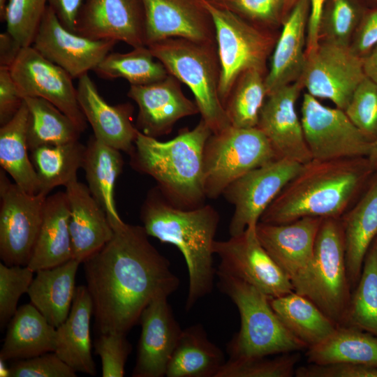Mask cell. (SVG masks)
<instances>
[{
	"label": "cell",
	"instance_id": "obj_6",
	"mask_svg": "<svg viewBox=\"0 0 377 377\" xmlns=\"http://www.w3.org/2000/svg\"><path fill=\"white\" fill-rule=\"evenodd\" d=\"M291 283L294 292L311 300L337 326L345 325L352 290L340 218L323 219L312 258Z\"/></svg>",
	"mask_w": 377,
	"mask_h": 377
},
{
	"label": "cell",
	"instance_id": "obj_14",
	"mask_svg": "<svg viewBox=\"0 0 377 377\" xmlns=\"http://www.w3.org/2000/svg\"><path fill=\"white\" fill-rule=\"evenodd\" d=\"M256 227L227 240L215 241L214 253L220 260L216 271L254 286L269 297L293 292L290 280L260 244Z\"/></svg>",
	"mask_w": 377,
	"mask_h": 377
},
{
	"label": "cell",
	"instance_id": "obj_28",
	"mask_svg": "<svg viewBox=\"0 0 377 377\" xmlns=\"http://www.w3.org/2000/svg\"><path fill=\"white\" fill-rule=\"evenodd\" d=\"M72 258L68 200L66 191H59L45 199L40 231L27 266L36 272Z\"/></svg>",
	"mask_w": 377,
	"mask_h": 377
},
{
	"label": "cell",
	"instance_id": "obj_8",
	"mask_svg": "<svg viewBox=\"0 0 377 377\" xmlns=\"http://www.w3.org/2000/svg\"><path fill=\"white\" fill-rule=\"evenodd\" d=\"M276 158L269 141L257 127L230 126L212 133L203 153L207 198H218L237 179Z\"/></svg>",
	"mask_w": 377,
	"mask_h": 377
},
{
	"label": "cell",
	"instance_id": "obj_25",
	"mask_svg": "<svg viewBox=\"0 0 377 377\" xmlns=\"http://www.w3.org/2000/svg\"><path fill=\"white\" fill-rule=\"evenodd\" d=\"M310 0H298L283 24L265 77L267 95L299 81L306 59Z\"/></svg>",
	"mask_w": 377,
	"mask_h": 377
},
{
	"label": "cell",
	"instance_id": "obj_59",
	"mask_svg": "<svg viewBox=\"0 0 377 377\" xmlns=\"http://www.w3.org/2000/svg\"><path fill=\"white\" fill-rule=\"evenodd\" d=\"M214 3H216L218 4H223V2L226 1V0H210Z\"/></svg>",
	"mask_w": 377,
	"mask_h": 377
},
{
	"label": "cell",
	"instance_id": "obj_20",
	"mask_svg": "<svg viewBox=\"0 0 377 377\" xmlns=\"http://www.w3.org/2000/svg\"><path fill=\"white\" fill-rule=\"evenodd\" d=\"M167 296L154 298L143 310L133 377H163L182 330Z\"/></svg>",
	"mask_w": 377,
	"mask_h": 377
},
{
	"label": "cell",
	"instance_id": "obj_4",
	"mask_svg": "<svg viewBox=\"0 0 377 377\" xmlns=\"http://www.w3.org/2000/svg\"><path fill=\"white\" fill-rule=\"evenodd\" d=\"M212 131L201 119L193 128L181 129L163 142L138 131L128 155L135 171L151 177L168 200L182 209L205 204L203 153Z\"/></svg>",
	"mask_w": 377,
	"mask_h": 377
},
{
	"label": "cell",
	"instance_id": "obj_33",
	"mask_svg": "<svg viewBox=\"0 0 377 377\" xmlns=\"http://www.w3.org/2000/svg\"><path fill=\"white\" fill-rule=\"evenodd\" d=\"M124 159L121 151L91 136L86 145L82 168L91 194L103 207L109 220H121L114 201L117 179Z\"/></svg>",
	"mask_w": 377,
	"mask_h": 377
},
{
	"label": "cell",
	"instance_id": "obj_15",
	"mask_svg": "<svg viewBox=\"0 0 377 377\" xmlns=\"http://www.w3.org/2000/svg\"><path fill=\"white\" fill-rule=\"evenodd\" d=\"M10 70L24 98L45 99L69 117L82 133L85 131L88 122L78 102L77 88L65 70L32 46L22 48Z\"/></svg>",
	"mask_w": 377,
	"mask_h": 377
},
{
	"label": "cell",
	"instance_id": "obj_56",
	"mask_svg": "<svg viewBox=\"0 0 377 377\" xmlns=\"http://www.w3.org/2000/svg\"><path fill=\"white\" fill-rule=\"evenodd\" d=\"M371 166L375 172L377 171V139L372 142V147L367 157Z\"/></svg>",
	"mask_w": 377,
	"mask_h": 377
},
{
	"label": "cell",
	"instance_id": "obj_27",
	"mask_svg": "<svg viewBox=\"0 0 377 377\" xmlns=\"http://www.w3.org/2000/svg\"><path fill=\"white\" fill-rule=\"evenodd\" d=\"M92 315L93 304L86 286L76 287L70 313L56 327L54 353L76 372L94 376L96 367L90 338Z\"/></svg>",
	"mask_w": 377,
	"mask_h": 377
},
{
	"label": "cell",
	"instance_id": "obj_1",
	"mask_svg": "<svg viewBox=\"0 0 377 377\" xmlns=\"http://www.w3.org/2000/svg\"><path fill=\"white\" fill-rule=\"evenodd\" d=\"M109 221L112 237L83 262L86 287L99 333L127 334L146 306L176 291L179 280L143 226Z\"/></svg>",
	"mask_w": 377,
	"mask_h": 377
},
{
	"label": "cell",
	"instance_id": "obj_47",
	"mask_svg": "<svg viewBox=\"0 0 377 377\" xmlns=\"http://www.w3.org/2000/svg\"><path fill=\"white\" fill-rule=\"evenodd\" d=\"M76 371L54 352L17 360L9 367V377H75Z\"/></svg>",
	"mask_w": 377,
	"mask_h": 377
},
{
	"label": "cell",
	"instance_id": "obj_57",
	"mask_svg": "<svg viewBox=\"0 0 377 377\" xmlns=\"http://www.w3.org/2000/svg\"><path fill=\"white\" fill-rule=\"evenodd\" d=\"M8 0H0V20L5 22L6 10L8 4Z\"/></svg>",
	"mask_w": 377,
	"mask_h": 377
},
{
	"label": "cell",
	"instance_id": "obj_38",
	"mask_svg": "<svg viewBox=\"0 0 377 377\" xmlns=\"http://www.w3.org/2000/svg\"><path fill=\"white\" fill-rule=\"evenodd\" d=\"M147 46L126 53H108L94 71L104 79H126L131 85H146L165 79L168 75L163 64L155 60Z\"/></svg>",
	"mask_w": 377,
	"mask_h": 377
},
{
	"label": "cell",
	"instance_id": "obj_10",
	"mask_svg": "<svg viewBox=\"0 0 377 377\" xmlns=\"http://www.w3.org/2000/svg\"><path fill=\"white\" fill-rule=\"evenodd\" d=\"M47 195L29 194L0 171V257L8 266H27L40 231Z\"/></svg>",
	"mask_w": 377,
	"mask_h": 377
},
{
	"label": "cell",
	"instance_id": "obj_32",
	"mask_svg": "<svg viewBox=\"0 0 377 377\" xmlns=\"http://www.w3.org/2000/svg\"><path fill=\"white\" fill-rule=\"evenodd\" d=\"M29 110L24 102L15 115L0 128V165L14 182L29 194L40 192V184L29 156Z\"/></svg>",
	"mask_w": 377,
	"mask_h": 377
},
{
	"label": "cell",
	"instance_id": "obj_17",
	"mask_svg": "<svg viewBox=\"0 0 377 377\" xmlns=\"http://www.w3.org/2000/svg\"><path fill=\"white\" fill-rule=\"evenodd\" d=\"M75 33L93 40L145 46V18L141 0H87L78 13Z\"/></svg>",
	"mask_w": 377,
	"mask_h": 377
},
{
	"label": "cell",
	"instance_id": "obj_24",
	"mask_svg": "<svg viewBox=\"0 0 377 377\" xmlns=\"http://www.w3.org/2000/svg\"><path fill=\"white\" fill-rule=\"evenodd\" d=\"M69 204V231L72 257L83 263L112 237L107 214L88 186L73 180L66 186Z\"/></svg>",
	"mask_w": 377,
	"mask_h": 377
},
{
	"label": "cell",
	"instance_id": "obj_5",
	"mask_svg": "<svg viewBox=\"0 0 377 377\" xmlns=\"http://www.w3.org/2000/svg\"><path fill=\"white\" fill-rule=\"evenodd\" d=\"M218 288L236 305L239 331L227 345L229 359L293 353L306 348L283 325L272 308L269 297L254 286L216 271Z\"/></svg>",
	"mask_w": 377,
	"mask_h": 377
},
{
	"label": "cell",
	"instance_id": "obj_43",
	"mask_svg": "<svg viewBox=\"0 0 377 377\" xmlns=\"http://www.w3.org/2000/svg\"><path fill=\"white\" fill-rule=\"evenodd\" d=\"M47 5L48 0H8L6 31L22 47L32 45Z\"/></svg>",
	"mask_w": 377,
	"mask_h": 377
},
{
	"label": "cell",
	"instance_id": "obj_36",
	"mask_svg": "<svg viewBox=\"0 0 377 377\" xmlns=\"http://www.w3.org/2000/svg\"><path fill=\"white\" fill-rule=\"evenodd\" d=\"M85 151L86 145L79 140L42 145L30 151L39 180V193L48 195L55 187H66L77 179V170L82 168Z\"/></svg>",
	"mask_w": 377,
	"mask_h": 377
},
{
	"label": "cell",
	"instance_id": "obj_11",
	"mask_svg": "<svg viewBox=\"0 0 377 377\" xmlns=\"http://www.w3.org/2000/svg\"><path fill=\"white\" fill-rule=\"evenodd\" d=\"M304 135L312 159L337 160L368 157L372 142L345 111L322 105L305 93L301 108Z\"/></svg>",
	"mask_w": 377,
	"mask_h": 377
},
{
	"label": "cell",
	"instance_id": "obj_21",
	"mask_svg": "<svg viewBox=\"0 0 377 377\" xmlns=\"http://www.w3.org/2000/svg\"><path fill=\"white\" fill-rule=\"evenodd\" d=\"M127 95L138 106L137 129L151 138L169 134L177 121L199 113L196 103L186 98L170 74L152 84L131 85Z\"/></svg>",
	"mask_w": 377,
	"mask_h": 377
},
{
	"label": "cell",
	"instance_id": "obj_23",
	"mask_svg": "<svg viewBox=\"0 0 377 377\" xmlns=\"http://www.w3.org/2000/svg\"><path fill=\"white\" fill-rule=\"evenodd\" d=\"M77 94L94 137L129 155L139 131L133 122V107L128 103L116 105L108 103L88 73L78 78Z\"/></svg>",
	"mask_w": 377,
	"mask_h": 377
},
{
	"label": "cell",
	"instance_id": "obj_53",
	"mask_svg": "<svg viewBox=\"0 0 377 377\" xmlns=\"http://www.w3.org/2000/svg\"><path fill=\"white\" fill-rule=\"evenodd\" d=\"M325 0H310L307 25L306 52L313 50L320 42V20Z\"/></svg>",
	"mask_w": 377,
	"mask_h": 377
},
{
	"label": "cell",
	"instance_id": "obj_60",
	"mask_svg": "<svg viewBox=\"0 0 377 377\" xmlns=\"http://www.w3.org/2000/svg\"><path fill=\"white\" fill-rule=\"evenodd\" d=\"M377 6V0H371Z\"/></svg>",
	"mask_w": 377,
	"mask_h": 377
},
{
	"label": "cell",
	"instance_id": "obj_29",
	"mask_svg": "<svg viewBox=\"0 0 377 377\" xmlns=\"http://www.w3.org/2000/svg\"><path fill=\"white\" fill-rule=\"evenodd\" d=\"M81 263L75 259L36 272L27 294L32 304L54 327L67 318L75 293Z\"/></svg>",
	"mask_w": 377,
	"mask_h": 377
},
{
	"label": "cell",
	"instance_id": "obj_50",
	"mask_svg": "<svg viewBox=\"0 0 377 377\" xmlns=\"http://www.w3.org/2000/svg\"><path fill=\"white\" fill-rule=\"evenodd\" d=\"M377 45V6L365 10L354 34L352 49L361 57Z\"/></svg>",
	"mask_w": 377,
	"mask_h": 377
},
{
	"label": "cell",
	"instance_id": "obj_58",
	"mask_svg": "<svg viewBox=\"0 0 377 377\" xmlns=\"http://www.w3.org/2000/svg\"><path fill=\"white\" fill-rule=\"evenodd\" d=\"M4 360L0 359V376L2 377H9V367H6Z\"/></svg>",
	"mask_w": 377,
	"mask_h": 377
},
{
	"label": "cell",
	"instance_id": "obj_30",
	"mask_svg": "<svg viewBox=\"0 0 377 377\" xmlns=\"http://www.w3.org/2000/svg\"><path fill=\"white\" fill-rule=\"evenodd\" d=\"M8 324L0 359H27L54 352L56 327L32 304L18 307Z\"/></svg>",
	"mask_w": 377,
	"mask_h": 377
},
{
	"label": "cell",
	"instance_id": "obj_42",
	"mask_svg": "<svg viewBox=\"0 0 377 377\" xmlns=\"http://www.w3.org/2000/svg\"><path fill=\"white\" fill-rule=\"evenodd\" d=\"M364 12L353 0H330L322 13L320 38L323 34L325 40L350 45Z\"/></svg>",
	"mask_w": 377,
	"mask_h": 377
},
{
	"label": "cell",
	"instance_id": "obj_52",
	"mask_svg": "<svg viewBox=\"0 0 377 377\" xmlns=\"http://www.w3.org/2000/svg\"><path fill=\"white\" fill-rule=\"evenodd\" d=\"M83 0H48L61 24L68 30L75 32L76 19Z\"/></svg>",
	"mask_w": 377,
	"mask_h": 377
},
{
	"label": "cell",
	"instance_id": "obj_40",
	"mask_svg": "<svg viewBox=\"0 0 377 377\" xmlns=\"http://www.w3.org/2000/svg\"><path fill=\"white\" fill-rule=\"evenodd\" d=\"M262 68H251L242 73L224 105L231 126L257 127L259 114L267 96Z\"/></svg>",
	"mask_w": 377,
	"mask_h": 377
},
{
	"label": "cell",
	"instance_id": "obj_12",
	"mask_svg": "<svg viewBox=\"0 0 377 377\" xmlns=\"http://www.w3.org/2000/svg\"><path fill=\"white\" fill-rule=\"evenodd\" d=\"M365 77L362 57L350 45L324 40L306 52L300 81L310 95L328 99L344 110Z\"/></svg>",
	"mask_w": 377,
	"mask_h": 377
},
{
	"label": "cell",
	"instance_id": "obj_3",
	"mask_svg": "<svg viewBox=\"0 0 377 377\" xmlns=\"http://www.w3.org/2000/svg\"><path fill=\"white\" fill-rule=\"evenodd\" d=\"M140 219L149 236L175 245L183 255L188 270L186 309L209 295L216 270L213 266L214 244L220 217L210 205L182 209L170 203L157 186L147 192Z\"/></svg>",
	"mask_w": 377,
	"mask_h": 377
},
{
	"label": "cell",
	"instance_id": "obj_35",
	"mask_svg": "<svg viewBox=\"0 0 377 377\" xmlns=\"http://www.w3.org/2000/svg\"><path fill=\"white\" fill-rule=\"evenodd\" d=\"M306 356L309 364L377 367V337L355 327L338 326L325 340L308 348Z\"/></svg>",
	"mask_w": 377,
	"mask_h": 377
},
{
	"label": "cell",
	"instance_id": "obj_44",
	"mask_svg": "<svg viewBox=\"0 0 377 377\" xmlns=\"http://www.w3.org/2000/svg\"><path fill=\"white\" fill-rule=\"evenodd\" d=\"M36 273L28 266L0 263V325L3 329L17 311V303L27 293Z\"/></svg>",
	"mask_w": 377,
	"mask_h": 377
},
{
	"label": "cell",
	"instance_id": "obj_22",
	"mask_svg": "<svg viewBox=\"0 0 377 377\" xmlns=\"http://www.w3.org/2000/svg\"><path fill=\"white\" fill-rule=\"evenodd\" d=\"M323 219L306 216L284 224L258 223L260 244L290 281L310 263Z\"/></svg>",
	"mask_w": 377,
	"mask_h": 377
},
{
	"label": "cell",
	"instance_id": "obj_54",
	"mask_svg": "<svg viewBox=\"0 0 377 377\" xmlns=\"http://www.w3.org/2000/svg\"><path fill=\"white\" fill-rule=\"evenodd\" d=\"M22 47L7 31L0 34V66L10 67L17 57Z\"/></svg>",
	"mask_w": 377,
	"mask_h": 377
},
{
	"label": "cell",
	"instance_id": "obj_2",
	"mask_svg": "<svg viewBox=\"0 0 377 377\" xmlns=\"http://www.w3.org/2000/svg\"><path fill=\"white\" fill-rule=\"evenodd\" d=\"M374 172L367 157L311 159L302 164L259 222L284 224L306 216L341 218L360 197Z\"/></svg>",
	"mask_w": 377,
	"mask_h": 377
},
{
	"label": "cell",
	"instance_id": "obj_48",
	"mask_svg": "<svg viewBox=\"0 0 377 377\" xmlns=\"http://www.w3.org/2000/svg\"><path fill=\"white\" fill-rule=\"evenodd\" d=\"M297 377H377V367L355 363L309 364L295 370Z\"/></svg>",
	"mask_w": 377,
	"mask_h": 377
},
{
	"label": "cell",
	"instance_id": "obj_55",
	"mask_svg": "<svg viewBox=\"0 0 377 377\" xmlns=\"http://www.w3.org/2000/svg\"><path fill=\"white\" fill-rule=\"evenodd\" d=\"M362 64L365 76L377 83V45L362 57Z\"/></svg>",
	"mask_w": 377,
	"mask_h": 377
},
{
	"label": "cell",
	"instance_id": "obj_39",
	"mask_svg": "<svg viewBox=\"0 0 377 377\" xmlns=\"http://www.w3.org/2000/svg\"><path fill=\"white\" fill-rule=\"evenodd\" d=\"M344 326L377 337V237L365 255L359 281L351 293Z\"/></svg>",
	"mask_w": 377,
	"mask_h": 377
},
{
	"label": "cell",
	"instance_id": "obj_41",
	"mask_svg": "<svg viewBox=\"0 0 377 377\" xmlns=\"http://www.w3.org/2000/svg\"><path fill=\"white\" fill-rule=\"evenodd\" d=\"M243 359H228L216 377H291L300 359L297 353Z\"/></svg>",
	"mask_w": 377,
	"mask_h": 377
},
{
	"label": "cell",
	"instance_id": "obj_34",
	"mask_svg": "<svg viewBox=\"0 0 377 377\" xmlns=\"http://www.w3.org/2000/svg\"><path fill=\"white\" fill-rule=\"evenodd\" d=\"M269 301L283 325L306 349L325 340L338 327L314 303L294 291L269 297Z\"/></svg>",
	"mask_w": 377,
	"mask_h": 377
},
{
	"label": "cell",
	"instance_id": "obj_9",
	"mask_svg": "<svg viewBox=\"0 0 377 377\" xmlns=\"http://www.w3.org/2000/svg\"><path fill=\"white\" fill-rule=\"evenodd\" d=\"M211 16L220 66L219 96L223 106L239 76L263 68L268 38L237 13L210 0H200Z\"/></svg>",
	"mask_w": 377,
	"mask_h": 377
},
{
	"label": "cell",
	"instance_id": "obj_7",
	"mask_svg": "<svg viewBox=\"0 0 377 377\" xmlns=\"http://www.w3.org/2000/svg\"><path fill=\"white\" fill-rule=\"evenodd\" d=\"M147 47L169 74L189 87L201 119L213 133L231 126L219 96L220 66L213 46L172 38Z\"/></svg>",
	"mask_w": 377,
	"mask_h": 377
},
{
	"label": "cell",
	"instance_id": "obj_45",
	"mask_svg": "<svg viewBox=\"0 0 377 377\" xmlns=\"http://www.w3.org/2000/svg\"><path fill=\"white\" fill-rule=\"evenodd\" d=\"M344 111L369 141L377 139V83L365 77Z\"/></svg>",
	"mask_w": 377,
	"mask_h": 377
},
{
	"label": "cell",
	"instance_id": "obj_13",
	"mask_svg": "<svg viewBox=\"0 0 377 377\" xmlns=\"http://www.w3.org/2000/svg\"><path fill=\"white\" fill-rule=\"evenodd\" d=\"M302 164L276 158L243 175L222 195L234 206L229 233L235 236L256 226L266 209L297 174Z\"/></svg>",
	"mask_w": 377,
	"mask_h": 377
},
{
	"label": "cell",
	"instance_id": "obj_37",
	"mask_svg": "<svg viewBox=\"0 0 377 377\" xmlns=\"http://www.w3.org/2000/svg\"><path fill=\"white\" fill-rule=\"evenodd\" d=\"M29 110L27 142L29 151L45 145L79 140L82 132L73 120L42 98L25 97Z\"/></svg>",
	"mask_w": 377,
	"mask_h": 377
},
{
	"label": "cell",
	"instance_id": "obj_19",
	"mask_svg": "<svg viewBox=\"0 0 377 377\" xmlns=\"http://www.w3.org/2000/svg\"><path fill=\"white\" fill-rule=\"evenodd\" d=\"M300 80L267 95L257 128L267 137L276 158L304 164L312 159L306 145L301 119L296 112Z\"/></svg>",
	"mask_w": 377,
	"mask_h": 377
},
{
	"label": "cell",
	"instance_id": "obj_31",
	"mask_svg": "<svg viewBox=\"0 0 377 377\" xmlns=\"http://www.w3.org/2000/svg\"><path fill=\"white\" fill-rule=\"evenodd\" d=\"M223 351L195 324L182 330L167 367L166 377H216L226 363Z\"/></svg>",
	"mask_w": 377,
	"mask_h": 377
},
{
	"label": "cell",
	"instance_id": "obj_26",
	"mask_svg": "<svg viewBox=\"0 0 377 377\" xmlns=\"http://www.w3.org/2000/svg\"><path fill=\"white\" fill-rule=\"evenodd\" d=\"M340 219L347 276L353 291L359 281L365 255L377 237V171Z\"/></svg>",
	"mask_w": 377,
	"mask_h": 377
},
{
	"label": "cell",
	"instance_id": "obj_16",
	"mask_svg": "<svg viewBox=\"0 0 377 377\" xmlns=\"http://www.w3.org/2000/svg\"><path fill=\"white\" fill-rule=\"evenodd\" d=\"M116 43L90 39L68 30L47 5L31 46L75 79L94 71Z\"/></svg>",
	"mask_w": 377,
	"mask_h": 377
},
{
	"label": "cell",
	"instance_id": "obj_49",
	"mask_svg": "<svg viewBox=\"0 0 377 377\" xmlns=\"http://www.w3.org/2000/svg\"><path fill=\"white\" fill-rule=\"evenodd\" d=\"M24 103L10 67L0 66V125L8 122Z\"/></svg>",
	"mask_w": 377,
	"mask_h": 377
},
{
	"label": "cell",
	"instance_id": "obj_46",
	"mask_svg": "<svg viewBox=\"0 0 377 377\" xmlns=\"http://www.w3.org/2000/svg\"><path fill=\"white\" fill-rule=\"evenodd\" d=\"M95 353L101 357L103 377H122L125 364L132 350L126 334H100L94 342Z\"/></svg>",
	"mask_w": 377,
	"mask_h": 377
},
{
	"label": "cell",
	"instance_id": "obj_51",
	"mask_svg": "<svg viewBox=\"0 0 377 377\" xmlns=\"http://www.w3.org/2000/svg\"><path fill=\"white\" fill-rule=\"evenodd\" d=\"M281 0H226L223 4L234 12L238 11L260 20H269L274 17Z\"/></svg>",
	"mask_w": 377,
	"mask_h": 377
},
{
	"label": "cell",
	"instance_id": "obj_18",
	"mask_svg": "<svg viewBox=\"0 0 377 377\" xmlns=\"http://www.w3.org/2000/svg\"><path fill=\"white\" fill-rule=\"evenodd\" d=\"M146 45L172 38L214 44V28L200 0H141Z\"/></svg>",
	"mask_w": 377,
	"mask_h": 377
}]
</instances>
